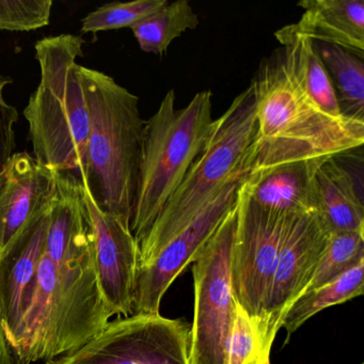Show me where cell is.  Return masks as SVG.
Segmentation results:
<instances>
[{"label": "cell", "instance_id": "obj_16", "mask_svg": "<svg viewBox=\"0 0 364 364\" xmlns=\"http://www.w3.org/2000/svg\"><path fill=\"white\" fill-rule=\"evenodd\" d=\"M323 161L280 166L263 176H247L245 184L251 199L266 210L289 215L316 214L315 174Z\"/></svg>", "mask_w": 364, "mask_h": 364}, {"label": "cell", "instance_id": "obj_15", "mask_svg": "<svg viewBox=\"0 0 364 364\" xmlns=\"http://www.w3.org/2000/svg\"><path fill=\"white\" fill-rule=\"evenodd\" d=\"M298 7L304 12L297 24L289 25L293 33L364 58L363 0H302Z\"/></svg>", "mask_w": 364, "mask_h": 364}, {"label": "cell", "instance_id": "obj_21", "mask_svg": "<svg viewBox=\"0 0 364 364\" xmlns=\"http://www.w3.org/2000/svg\"><path fill=\"white\" fill-rule=\"evenodd\" d=\"M199 24V18L188 0H176L166 4L131 29L142 52L163 55L174 40Z\"/></svg>", "mask_w": 364, "mask_h": 364}, {"label": "cell", "instance_id": "obj_6", "mask_svg": "<svg viewBox=\"0 0 364 364\" xmlns=\"http://www.w3.org/2000/svg\"><path fill=\"white\" fill-rule=\"evenodd\" d=\"M257 127L252 82L215 119L208 140L184 180L166 203L139 248L154 246L188 225L245 168Z\"/></svg>", "mask_w": 364, "mask_h": 364}, {"label": "cell", "instance_id": "obj_23", "mask_svg": "<svg viewBox=\"0 0 364 364\" xmlns=\"http://www.w3.org/2000/svg\"><path fill=\"white\" fill-rule=\"evenodd\" d=\"M167 0H135L129 3L106 4L90 12L82 21V33L132 28L153 12L161 9Z\"/></svg>", "mask_w": 364, "mask_h": 364}, {"label": "cell", "instance_id": "obj_12", "mask_svg": "<svg viewBox=\"0 0 364 364\" xmlns=\"http://www.w3.org/2000/svg\"><path fill=\"white\" fill-rule=\"evenodd\" d=\"M57 173L27 152L14 153L0 169V259L52 210Z\"/></svg>", "mask_w": 364, "mask_h": 364}, {"label": "cell", "instance_id": "obj_8", "mask_svg": "<svg viewBox=\"0 0 364 364\" xmlns=\"http://www.w3.org/2000/svg\"><path fill=\"white\" fill-rule=\"evenodd\" d=\"M235 206L237 219L230 265L232 291L257 334L281 248L298 215L272 212L257 205L251 199L245 180L238 188Z\"/></svg>", "mask_w": 364, "mask_h": 364}, {"label": "cell", "instance_id": "obj_1", "mask_svg": "<svg viewBox=\"0 0 364 364\" xmlns=\"http://www.w3.org/2000/svg\"><path fill=\"white\" fill-rule=\"evenodd\" d=\"M112 316L82 182L73 173L57 174L46 246L12 351L18 364L55 359L86 344Z\"/></svg>", "mask_w": 364, "mask_h": 364}, {"label": "cell", "instance_id": "obj_26", "mask_svg": "<svg viewBox=\"0 0 364 364\" xmlns=\"http://www.w3.org/2000/svg\"><path fill=\"white\" fill-rule=\"evenodd\" d=\"M9 84L11 78L0 74V169L11 159L16 146L14 125L18 121V112L4 97V90Z\"/></svg>", "mask_w": 364, "mask_h": 364}, {"label": "cell", "instance_id": "obj_3", "mask_svg": "<svg viewBox=\"0 0 364 364\" xmlns=\"http://www.w3.org/2000/svg\"><path fill=\"white\" fill-rule=\"evenodd\" d=\"M78 71L89 114L80 181L102 210L131 225L146 124L139 99L107 74L82 65Z\"/></svg>", "mask_w": 364, "mask_h": 364}, {"label": "cell", "instance_id": "obj_14", "mask_svg": "<svg viewBox=\"0 0 364 364\" xmlns=\"http://www.w3.org/2000/svg\"><path fill=\"white\" fill-rule=\"evenodd\" d=\"M50 212L31 225L0 259V314L10 347H14L46 246Z\"/></svg>", "mask_w": 364, "mask_h": 364}, {"label": "cell", "instance_id": "obj_5", "mask_svg": "<svg viewBox=\"0 0 364 364\" xmlns=\"http://www.w3.org/2000/svg\"><path fill=\"white\" fill-rule=\"evenodd\" d=\"M173 89L166 93L146 121L131 231L144 237L201 152L213 123V93L198 92L184 108H176Z\"/></svg>", "mask_w": 364, "mask_h": 364}, {"label": "cell", "instance_id": "obj_19", "mask_svg": "<svg viewBox=\"0 0 364 364\" xmlns=\"http://www.w3.org/2000/svg\"><path fill=\"white\" fill-rule=\"evenodd\" d=\"M313 42L329 74L343 116L364 122V58L334 44Z\"/></svg>", "mask_w": 364, "mask_h": 364}, {"label": "cell", "instance_id": "obj_2", "mask_svg": "<svg viewBox=\"0 0 364 364\" xmlns=\"http://www.w3.org/2000/svg\"><path fill=\"white\" fill-rule=\"evenodd\" d=\"M251 82L257 127L245 163L250 178L289 164L338 159L363 146V121L323 112L300 86L282 48L262 61Z\"/></svg>", "mask_w": 364, "mask_h": 364}, {"label": "cell", "instance_id": "obj_20", "mask_svg": "<svg viewBox=\"0 0 364 364\" xmlns=\"http://www.w3.org/2000/svg\"><path fill=\"white\" fill-rule=\"evenodd\" d=\"M364 293V259L323 287L304 294L296 300L283 319L287 331L284 345L291 336L317 313L330 306L345 304Z\"/></svg>", "mask_w": 364, "mask_h": 364}, {"label": "cell", "instance_id": "obj_17", "mask_svg": "<svg viewBox=\"0 0 364 364\" xmlns=\"http://www.w3.org/2000/svg\"><path fill=\"white\" fill-rule=\"evenodd\" d=\"M316 215L330 235L364 232L363 201L355 178L338 159L323 161L315 174Z\"/></svg>", "mask_w": 364, "mask_h": 364}, {"label": "cell", "instance_id": "obj_10", "mask_svg": "<svg viewBox=\"0 0 364 364\" xmlns=\"http://www.w3.org/2000/svg\"><path fill=\"white\" fill-rule=\"evenodd\" d=\"M247 176L238 174L230 181L188 225L159 244L139 248L133 314H159L166 291L214 235Z\"/></svg>", "mask_w": 364, "mask_h": 364}, {"label": "cell", "instance_id": "obj_4", "mask_svg": "<svg viewBox=\"0 0 364 364\" xmlns=\"http://www.w3.org/2000/svg\"><path fill=\"white\" fill-rule=\"evenodd\" d=\"M84 38L59 35L36 44L41 80L25 107L35 159L56 173H84L89 114L76 59Z\"/></svg>", "mask_w": 364, "mask_h": 364}, {"label": "cell", "instance_id": "obj_18", "mask_svg": "<svg viewBox=\"0 0 364 364\" xmlns=\"http://www.w3.org/2000/svg\"><path fill=\"white\" fill-rule=\"evenodd\" d=\"M276 38L282 44L281 48L291 71L309 97L330 116L345 117L341 112L333 85L317 54L314 42L296 35L289 26L276 33Z\"/></svg>", "mask_w": 364, "mask_h": 364}, {"label": "cell", "instance_id": "obj_13", "mask_svg": "<svg viewBox=\"0 0 364 364\" xmlns=\"http://www.w3.org/2000/svg\"><path fill=\"white\" fill-rule=\"evenodd\" d=\"M102 291L112 315H133L139 247L129 223L104 212L82 184Z\"/></svg>", "mask_w": 364, "mask_h": 364}, {"label": "cell", "instance_id": "obj_22", "mask_svg": "<svg viewBox=\"0 0 364 364\" xmlns=\"http://www.w3.org/2000/svg\"><path fill=\"white\" fill-rule=\"evenodd\" d=\"M364 259V232L330 235L325 252L304 294L323 287Z\"/></svg>", "mask_w": 364, "mask_h": 364}, {"label": "cell", "instance_id": "obj_27", "mask_svg": "<svg viewBox=\"0 0 364 364\" xmlns=\"http://www.w3.org/2000/svg\"><path fill=\"white\" fill-rule=\"evenodd\" d=\"M0 364H18L4 330L3 318L0 314Z\"/></svg>", "mask_w": 364, "mask_h": 364}, {"label": "cell", "instance_id": "obj_24", "mask_svg": "<svg viewBox=\"0 0 364 364\" xmlns=\"http://www.w3.org/2000/svg\"><path fill=\"white\" fill-rule=\"evenodd\" d=\"M52 0H0V31H31L50 24Z\"/></svg>", "mask_w": 364, "mask_h": 364}, {"label": "cell", "instance_id": "obj_28", "mask_svg": "<svg viewBox=\"0 0 364 364\" xmlns=\"http://www.w3.org/2000/svg\"><path fill=\"white\" fill-rule=\"evenodd\" d=\"M360 364H364V363H360Z\"/></svg>", "mask_w": 364, "mask_h": 364}, {"label": "cell", "instance_id": "obj_7", "mask_svg": "<svg viewBox=\"0 0 364 364\" xmlns=\"http://www.w3.org/2000/svg\"><path fill=\"white\" fill-rule=\"evenodd\" d=\"M236 206L193 262L195 311L189 336L191 364H227L236 314L231 285V252Z\"/></svg>", "mask_w": 364, "mask_h": 364}, {"label": "cell", "instance_id": "obj_25", "mask_svg": "<svg viewBox=\"0 0 364 364\" xmlns=\"http://www.w3.org/2000/svg\"><path fill=\"white\" fill-rule=\"evenodd\" d=\"M257 332L246 313L237 304L228 347L227 364H257Z\"/></svg>", "mask_w": 364, "mask_h": 364}, {"label": "cell", "instance_id": "obj_9", "mask_svg": "<svg viewBox=\"0 0 364 364\" xmlns=\"http://www.w3.org/2000/svg\"><path fill=\"white\" fill-rule=\"evenodd\" d=\"M191 323L161 314L109 321L75 350L46 364H191Z\"/></svg>", "mask_w": 364, "mask_h": 364}, {"label": "cell", "instance_id": "obj_11", "mask_svg": "<svg viewBox=\"0 0 364 364\" xmlns=\"http://www.w3.org/2000/svg\"><path fill=\"white\" fill-rule=\"evenodd\" d=\"M330 234L316 214L298 215L283 242L264 302L257 331L259 362L270 364V353L283 319L304 295L325 252Z\"/></svg>", "mask_w": 364, "mask_h": 364}]
</instances>
